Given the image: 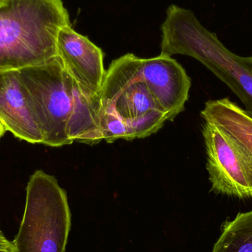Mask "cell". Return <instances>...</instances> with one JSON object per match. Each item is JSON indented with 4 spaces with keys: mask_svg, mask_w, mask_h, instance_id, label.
<instances>
[{
    "mask_svg": "<svg viewBox=\"0 0 252 252\" xmlns=\"http://www.w3.org/2000/svg\"><path fill=\"white\" fill-rule=\"evenodd\" d=\"M167 121H169L167 114L158 109L151 111L138 119L126 124L128 128L127 140L148 137L157 133Z\"/></svg>",
    "mask_w": 252,
    "mask_h": 252,
    "instance_id": "cell-13",
    "label": "cell"
},
{
    "mask_svg": "<svg viewBox=\"0 0 252 252\" xmlns=\"http://www.w3.org/2000/svg\"><path fill=\"white\" fill-rule=\"evenodd\" d=\"M6 131H7V130L6 129L5 126L3 125L2 123L0 121V139L2 137L3 135L6 133Z\"/></svg>",
    "mask_w": 252,
    "mask_h": 252,
    "instance_id": "cell-16",
    "label": "cell"
},
{
    "mask_svg": "<svg viewBox=\"0 0 252 252\" xmlns=\"http://www.w3.org/2000/svg\"><path fill=\"white\" fill-rule=\"evenodd\" d=\"M19 72L42 133L43 145H71L66 126L73 102L74 81L60 58L22 68Z\"/></svg>",
    "mask_w": 252,
    "mask_h": 252,
    "instance_id": "cell-4",
    "label": "cell"
},
{
    "mask_svg": "<svg viewBox=\"0 0 252 252\" xmlns=\"http://www.w3.org/2000/svg\"><path fill=\"white\" fill-rule=\"evenodd\" d=\"M0 121L18 139L43 143L42 133L19 69L0 72Z\"/></svg>",
    "mask_w": 252,
    "mask_h": 252,
    "instance_id": "cell-9",
    "label": "cell"
},
{
    "mask_svg": "<svg viewBox=\"0 0 252 252\" xmlns=\"http://www.w3.org/2000/svg\"><path fill=\"white\" fill-rule=\"evenodd\" d=\"M72 225L66 191L41 170L30 177L15 252H65Z\"/></svg>",
    "mask_w": 252,
    "mask_h": 252,
    "instance_id": "cell-3",
    "label": "cell"
},
{
    "mask_svg": "<svg viewBox=\"0 0 252 252\" xmlns=\"http://www.w3.org/2000/svg\"><path fill=\"white\" fill-rule=\"evenodd\" d=\"M100 130L103 140L109 143L118 139H128V128L125 121H123L114 111L102 108L100 112Z\"/></svg>",
    "mask_w": 252,
    "mask_h": 252,
    "instance_id": "cell-14",
    "label": "cell"
},
{
    "mask_svg": "<svg viewBox=\"0 0 252 252\" xmlns=\"http://www.w3.org/2000/svg\"><path fill=\"white\" fill-rule=\"evenodd\" d=\"M57 53L65 70L83 93L100 94L106 73L100 47L67 25L59 31Z\"/></svg>",
    "mask_w": 252,
    "mask_h": 252,
    "instance_id": "cell-7",
    "label": "cell"
},
{
    "mask_svg": "<svg viewBox=\"0 0 252 252\" xmlns=\"http://www.w3.org/2000/svg\"><path fill=\"white\" fill-rule=\"evenodd\" d=\"M212 252H252V211L226 220Z\"/></svg>",
    "mask_w": 252,
    "mask_h": 252,
    "instance_id": "cell-12",
    "label": "cell"
},
{
    "mask_svg": "<svg viewBox=\"0 0 252 252\" xmlns=\"http://www.w3.org/2000/svg\"><path fill=\"white\" fill-rule=\"evenodd\" d=\"M0 252H15L13 242L7 240L1 230H0Z\"/></svg>",
    "mask_w": 252,
    "mask_h": 252,
    "instance_id": "cell-15",
    "label": "cell"
},
{
    "mask_svg": "<svg viewBox=\"0 0 252 252\" xmlns=\"http://www.w3.org/2000/svg\"><path fill=\"white\" fill-rule=\"evenodd\" d=\"M201 62L239 97L252 115V57L238 56L204 28L193 12L172 4L161 25V55Z\"/></svg>",
    "mask_w": 252,
    "mask_h": 252,
    "instance_id": "cell-2",
    "label": "cell"
},
{
    "mask_svg": "<svg viewBox=\"0 0 252 252\" xmlns=\"http://www.w3.org/2000/svg\"><path fill=\"white\" fill-rule=\"evenodd\" d=\"M201 116L232 136L252 157V115L228 97L206 102Z\"/></svg>",
    "mask_w": 252,
    "mask_h": 252,
    "instance_id": "cell-11",
    "label": "cell"
},
{
    "mask_svg": "<svg viewBox=\"0 0 252 252\" xmlns=\"http://www.w3.org/2000/svg\"><path fill=\"white\" fill-rule=\"evenodd\" d=\"M140 63L141 58L132 53L114 60L100 92L102 108L114 111L126 124L160 110L142 79Z\"/></svg>",
    "mask_w": 252,
    "mask_h": 252,
    "instance_id": "cell-6",
    "label": "cell"
},
{
    "mask_svg": "<svg viewBox=\"0 0 252 252\" xmlns=\"http://www.w3.org/2000/svg\"><path fill=\"white\" fill-rule=\"evenodd\" d=\"M141 75L158 109L172 121L185 110L191 80L182 65L170 56L160 54L141 59Z\"/></svg>",
    "mask_w": 252,
    "mask_h": 252,
    "instance_id": "cell-8",
    "label": "cell"
},
{
    "mask_svg": "<svg viewBox=\"0 0 252 252\" xmlns=\"http://www.w3.org/2000/svg\"><path fill=\"white\" fill-rule=\"evenodd\" d=\"M67 25L62 0H0V72L58 56V35Z\"/></svg>",
    "mask_w": 252,
    "mask_h": 252,
    "instance_id": "cell-1",
    "label": "cell"
},
{
    "mask_svg": "<svg viewBox=\"0 0 252 252\" xmlns=\"http://www.w3.org/2000/svg\"><path fill=\"white\" fill-rule=\"evenodd\" d=\"M100 94H85L74 81L73 102L66 126L69 140L87 145H95L103 140L100 126Z\"/></svg>",
    "mask_w": 252,
    "mask_h": 252,
    "instance_id": "cell-10",
    "label": "cell"
},
{
    "mask_svg": "<svg viewBox=\"0 0 252 252\" xmlns=\"http://www.w3.org/2000/svg\"><path fill=\"white\" fill-rule=\"evenodd\" d=\"M202 134L211 191L216 194L252 198V157L229 133L205 122Z\"/></svg>",
    "mask_w": 252,
    "mask_h": 252,
    "instance_id": "cell-5",
    "label": "cell"
}]
</instances>
